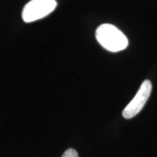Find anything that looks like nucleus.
Instances as JSON below:
<instances>
[{
	"instance_id": "4",
	"label": "nucleus",
	"mask_w": 157,
	"mask_h": 157,
	"mask_svg": "<svg viewBox=\"0 0 157 157\" xmlns=\"http://www.w3.org/2000/svg\"><path fill=\"white\" fill-rule=\"evenodd\" d=\"M61 157H78V155L77 151L73 148H68L66 150L65 153L62 155Z\"/></svg>"
},
{
	"instance_id": "3",
	"label": "nucleus",
	"mask_w": 157,
	"mask_h": 157,
	"mask_svg": "<svg viewBox=\"0 0 157 157\" xmlns=\"http://www.w3.org/2000/svg\"><path fill=\"white\" fill-rule=\"evenodd\" d=\"M152 83L150 80L146 79L142 82L140 89L138 90L136 95L130 101L128 105L125 107L122 112V116L125 119H131L136 116L145 106L146 102L151 94Z\"/></svg>"
},
{
	"instance_id": "1",
	"label": "nucleus",
	"mask_w": 157,
	"mask_h": 157,
	"mask_svg": "<svg viewBox=\"0 0 157 157\" xmlns=\"http://www.w3.org/2000/svg\"><path fill=\"white\" fill-rule=\"evenodd\" d=\"M96 39L106 50L117 52L127 48L128 40L125 34L110 24H103L96 29Z\"/></svg>"
},
{
	"instance_id": "2",
	"label": "nucleus",
	"mask_w": 157,
	"mask_h": 157,
	"mask_svg": "<svg viewBox=\"0 0 157 157\" xmlns=\"http://www.w3.org/2000/svg\"><path fill=\"white\" fill-rule=\"evenodd\" d=\"M56 6V0H31L23 9V20L25 23L37 21L49 15Z\"/></svg>"
}]
</instances>
